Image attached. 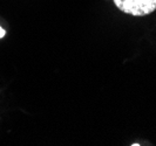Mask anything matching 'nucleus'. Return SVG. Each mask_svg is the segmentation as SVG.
Wrapping results in <instances>:
<instances>
[{
	"label": "nucleus",
	"instance_id": "f03ea898",
	"mask_svg": "<svg viewBox=\"0 0 156 146\" xmlns=\"http://www.w3.org/2000/svg\"><path fill=\"white\" fill-rule=\"evenodd\" d=\"M5 34H6V31L2 28V27H0V39H2L5 36Z\"/></svg>",
	"mask_w": 156,
	"mask_h": 146
},
{
	"label": "nucleus",
	"instance_id": "f257e3e1",
	"mask_svg": "<svg viewBox=\"0 0 156 146\" xmlns=\"http://www.w3.org/2000/svg\"><path fill=\"white\" fill-rule=\"evenodd\" d=\"M121 12L133 16H146L156 11V0H113Z\"/></svg>",
	"mask_w": 156,
	"mask_h": 146
}]
</instances>
